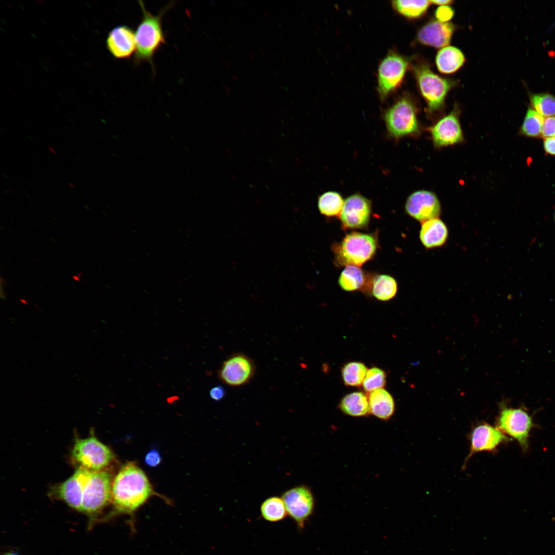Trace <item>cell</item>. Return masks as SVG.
Listing matches in <instances>:
<instances>
[{
    "label": "cell",
    "instance_id": "1",
    "mask_svg": "<svg viewBox=\"0 0 555 555\" xmlns=\"http://www.w3.org/2000/svg\"><path fill=\"white\" fill-rule=\"evenodd\" d=\"M153 494L144 472L131 462L123 465L113 479L111 502L116 513L132 515Z\"/></svg>",
    "mask_w": 555,
    "mask_h": 555
},
{
    "label": "cell",
    "instance_id": "2",
    "mask_svg": "<svg viewBox=\"0 0 555 555\" xmlns=\"http://www.w3.org/2000/svg\"><path fill=\"white\" fill-rule=\"evenodd\" d=\"M138 2L142 17L135 32L136 49L134 62L138 64L147 62L153 67L154 55L165 42L162 25V16L172 4L168 5L157 15H153L146 10L142 1Z\"/></svg>",
    "mask_w": 555,
    "mask_h": 555
},
{
    "label": "cell",
    "instance_id": "3",
    "mask_svg": "<svg viewBox=\"0 0 555 555\" xmlns=\"http://www.w3.org/2000/svg\"><path fill=\"white\" fill-rule=\"evenodd\" d=\"M377 234L359 232L347 234L332 247L334 263L338 267L354 265L360 267L375 256L378 248Z\"/></svg>",
    "mask_w": 555,
    "mask_h": 555
},
{
    "label": "cell",
    "instance_id": "4",
    "mask_svg": "<svg viewBox=\"0 0 555 555\" xmlns=\"http://www.w3.org/2000/svg\"><path fill=\"white\" fill-rule=\"evenodd\" d=\"M383 120L387 135L395 140L419 132L415 106L407 96L400 98L384 111Z\"/></svg>",
    "mask_w": 555,
    "mask_h": 555
},
{
    "label": "cell",
    "instance_id": "5",
    "mask_svg": "<svg viewBox=\"0 0 555 555\" xmlns=\"http://www.w3.org/2000/svg\"><path fill=\"white\" fill-rule=\"evenodd\" d=\"M113 477L106 470L90 471L83 494L81 512L97 514L112 502Z\"/></svg>",
    "mask_w": 555,
    "mask_h": 555
},
{
    "label": "cell",
    "instance_id": "6",
    "mask_svg": "<svg viewBox=\"0 0 555 555\" xmlns=\"http://www.w3.org/2000/svg\"><path fill=\"white\" fill-rule=\"evenodd\" d=\"M71 456L79 467L90 471L104 470L114 458L111 450L94 436L76 439Z\"/></svg>",
    "mask_w": 555,
    "mask_h": 555
},
{
    "label": "cell",
    "instance_id": "7",
    "mask_svg": "<svg viewBox=\"0 0 555 555\" xmlns=\"http://www.w3.org/2000/svg\"><path fill=\"white\" fill-rule=\"evenodd\" d=\"M413 69L429 110L433 112L439 109L442 106L451 88V82L435 74L424 64L415 65Z\"/></svg>",
    "mask_w": 555,
    "mask_h": 555
},
{
    "label": "cell",
    "instance_id": "8",
    "mask_svg": "<svg viewBox=\"0 0 555 555\" xmlns=\"http://www.w3.org/2000/svg\"><path fill=\"white\" fill-rule=\"evenodd\" d=\"M408 66L406 59L394 51H390L382 59L379 65L377 78L378 92L382 101L400 86Z\"/></svg>",
    "mask_w": 555,
    "mask_h": 555
},
{
    "label": "cell",
    "instance_id": "9",
    "mask_svg": "<svg viewBox=\"0 0 555 555\" xmlns=\"http://www.w3.org/2000/svg\"><path fill=\"white\" fill-rule=\"evenodd\" d=\"M533 427L531 416L523 408L502 406L497 418V428L505 435L516 440L524 450L528 447L529 434Z\"/></svg>",
    "mask_w": 555,
    "mask_h": 555
},
{
    "label": "cell",
    "instance_id": "10",
    "mask_svg": "<svg viewBox=\"0 0 555 555\" xmlns=\"http://www.w3.org/2000/svg\"><path fill=\"white\" fill-rule=\"evenodd\" d=\"M281 498L287 514L300 529H303L314 507V499L311 490L304 485L297 486L284 492Z\"/></svg>",
    "mask_w": 555,
    "mask_h": 555
},
{
    "label": "cell",
    "instance_id": "11",
    "mask_svg": "<svg viewBox=\"0 0 555 555\" xmlns=\"http://www.w3.org/2000/svg\"><path fill=\"white\" fill-rule=\"evenodd\" d=\"M372 211L371 201L360 193L348 196L344 200L339 218L344 229L366 228Z\"/></svg>",
    "mask_w": 555,
    "mask_h": 555
},
{
    "label": "cell",
    "instance_id": "12",
    "mask_svg": "<svg viewBox=\"0 0 555 555\" xmlns=\"http://www.w3.org/2000/svg\"><path fill=\"white\" fill-rule=\"evenodd\" d=\"M404 210L410 217L422 223L439 218L441 206L435 193L421 190L412 193L408 197Z\"/></svg>",
    "mask_w": 555,
    "mask_h": 555
},
{
    "label": "cell",
    "instance_id": "13",
    "mask_svg": "<svg viewBox=\"0 0 555 555\" xmlns=\"http://www.w3.org/2000/svg\"><path fill=\"white\" fill-rule=\"evenodd\" d=\"M254 372L255 366L251 359L243 354H237L224 362L218 376L224 383L237 386L248 382Z\"/></svg>",
    "mask_w": 555,
    "mask_h": 555
},
{
    "label": "cell",
    "instance_id": "14",
    "mask_svg": "<svg viewBox=\"0 0 555 555\" xmlns=\"http://www.w3.org/2000/svg\"><path fill=\"white\" fill-rule=\"evenodd\" d=\"M90 471L79 467L70 477L54 488L52 494L70 507L81 512L84 486Z\"/></svg>",
    "mask_w": 555,
    "mask_h": 555
},
{
    "label": "cell",
    "instance_id": "15",
    "mask_svg": "<svg viewBox=\"0 0 555 555\" xmlns=\"http://www.w3.org/2000/svg\"><path fill=\"white\" fill-rule=\"evenodd\" d=\"M433 142L437 147L453 145L463 140V134L457 114L452 112L430 128Z\"/></svg>",
    "mask_w": 555,
    "mask_h": 555
},
{
    "label": "cell",
    "instance_id": "16",
    "mask_svg": "<svg viewBox=\"0 0 555 555\" xmlns=\"http://www.w3.org/2000/svg\"><path fill=\"white\" fill-rule=\"evenodd\" d=\"M106 46L114 57L119 59L128 58L136 49L135 34L127 26H118L109 32Z\"/></svg>",
    "mask_w": 555,
    "mask_h": 555
},
{
    "label": "cell",
    "instance_id": "17",
    "mask_svg": "<svg viewBox=\"0 0 555 555\" xmlns=\"http://www.w3.org/2000/svg\"><path fill=\"white\" fill-rule=\"evenodd\" d=\"M507 439L508 438L498 428L488 423L480 424L472 432L470 450L468 458L477 452L493 451L499 444Z\"/></svg>",
    "mask_w": 555,
    "mask_h": 555
},
{
    "label": "cell",
    "instance_id": "18",
    "mask_svg": "<svg viewBox=\"0 0 555 555\" xmlns=\"http://www.w3.org/2000/svg\"><path fill=\"white\" fill-rule=\"evenodd\" d=\"M454 29V26L450 23L432 21L419 30L417 39L422 44L443 48L450 43Z\"/></svg>",
    "mask_w": 555,
    "mask_h": 555
},
{
    "label": "cell",
    "instance_id": "19",
    "mask_svg": "<svg viewBox=\"0 0 555 555\" xmlns=\"http://www.w3.org/2000/svg\"><path fill=\"white\" fill-rule=\"evenodd\" d=\"M448 236V227L439 218L421 223L419 237L425 248L432 249L443 246L447 242Z\"/></svg>",
    "mask_w": 555,
    "mask_h": 555
},
{
    "label": "cell",
    "instance_id": "20",
    "mask_svg": "<svg viewBox=\"0 0 555 555\" xmlns=\"http://www.w3.org/2000/svg\"><path fill=\"white\" fill-rule=\"evenodd\" d=\"M368 396L370 413L383 420H387L393 415L395 405L390 393L383 388L369 393Z\"/></svg>",
    "mask_w": 555,
    "mask_h": 555
},
{
    "label": "cell",
    "instance_id": "21",
    "mask_svg": "<svg viewBox=\"0 0 555 555\" xmlns=\"http://www.w3.org/2000/svg\"><path fill=\"white\" fill-rule=\"evenodd\" d=\"M372 278L370 280L360 267L348 265L342 271L338 282L342 289L351 292L364 289L366 286L368 289Z\"/></svg>",
    "mask_w": 555,
    "mask_h": 555
},
{
    "label": "cell",
    "instance_id": "22",
    "mask_svg": "<svg viewBox=\"0 0 555 555\" xmlns=\"http://www.w3.org/2000/svg\"><path fill=\"white\" fill-rule=\"evenodd\" d=\"M339 408L344 414L352 417H364L371 414L368 396L362 392H355L344 396L339 402Z\"/></svg>",
    "mask_w": 555,
    "mask_h": 555
},
{
    "label": "cell",
    "instance_id": "23",
    "mask_svg": "<svg viewBox=\"0 0 555 555\" xmlns=\"http://www.w3.org/2000/svg\"><path fill=\"white\" fill-rule=\"evenodd\" d=\"M465 58L462 52L453 46H446L441 49L436 57V64L439 71L443 73L455 72L464 64Z\"/></svg>",
    "mask_w": 555,
    "mask_h": 555
},
{
    "label": "cell",
    "instance_id": "24",
    "mask_svg": "<svg viewBox=\"0 0 555 555\" xmlns=\"http://www.w3.org/2000/svg\"><path fill=\"white\" fill-rule=\"evenodd\" d=\"M370 290L373 296L381 301H387L395 297L398 290L396 280L387 274H378L372 278Z\"/></svg>",
    "mask_w": 555,
    "mask_h": 555
},
{
    "label": "cell",
    "instance_id": "25",
    "mask_svg": "<svg viewBox=\"0 0 555 555\" xmlns=\"http://www.w3.org/2000/svg\"><path fill=\"white\" fill-rule=\"evenodd\" d=\"M344 200L341 194L335 191H328L322 194L318 199V208L322 215L326 217L340 215Z\"/></svg>",
    "mask_w": 555,
    "mask_h": 555
},
{
    "label": "cell",
    "instance_id": "26",
    "mask_svg": "<svg viewBox=\"0 0 555 555\" xmlns=\"http://www.w3.org/2000/svg\"><path fill=\"white\" fill-rule=\"evenodd\" d=\"M260 510L263 518L270 522L280 521L287 514L282 498L278 496L266 499L262 504Z\"/></svg>",
    "mask_w": 555,
    "mask_h": 555
},
{
    "label": "cell",
    "instance_id": "27",
    "mask_svg": "<svg viewBox=\"0 0 555 555\" xmlns=\"http://www.w3.org/2000/svg\"><path fill=\"white\" fill-rule=\"evenodd\" d=\"M367 371V368L362 362H348L341 369L342 380L346 386L359 387L362 385Z\"/></svg>",
    "mask_w": 555,
    "mask_h": 555
},
{
    "label": "cell",
    "instance_id": "28",
    "mask_svg": "<svg viewBox=\"0 0 555 555\" xmlns=\"http://www.w3.org/2000/svg\"><path fill=\"white\" fill-rule=\"evenodd\" d=\"M431 4L430 1H403L392 2L393 8L400 14L410 18L422 16Z\"/></svg>",
    "mask_w": 555,
    "mask_h": 555
},
{
    "label": "cell",
    "instance_id": "29",
    "mask_svg": "<svg viewBox=\"0 0 555 555\" xmlns=\"http://www.w3.org/2000/svg\"><path fill=\"white\" fill-rule=\"evenodd\" d=\"M544 119V117L531 107L528 108L520 127V134L532 138L541 137Z\"/></svg>",
    "mask_w": 555,
    "mask_h": 555
},
{
    "label": "cell",
    "instance_id": "30",
    "mask_svg": "<svg viewBox=\"0 0 555 555\" xmlns=\"http://www.w3.org/2000/svg\"><path fill=\"white\" fill-rule=\"evenodd\" d=\"M531 108L543 117L555 116V96L548 93H535L529 95Z\"/></svg>",
    "mask_w": 555,
    "mask_h": 555
},
{
    "label": "cell",
    "instance_id": "31",
    "mask_svg": "<svg viewBox=\"0 0 555 555\" xmlns=\"http://www.w3.org/2000/svg\"><path fill=\"white\" fill-rule=\"evenodd\" d=\"M386 382V373L381 368L373 367L368 369L362 386L366 392L383 388Z\"/></svg>",
    "mask_w": 555,
    "mask_h": 555
},
{
    "label": "cell",
    "instance_id": "32",
    "mask_svg": "<svg viewBox=\"0 0 555 555\" xmlns=\"http://www.w3.org/2000/svg\"><path fill=\"white\" fill-rule=\"evenodd\" d=\"M555 136V116L544 119L541 137L543 138Z\"/></svg>",
    "mask_w": 555,
    "mask_h": 555
},
{
    "label": "cell",
    "instance_id": "33",
    "mask_svg": "<svg viewBox=\"0 0 555 555\" xmlns=\"http://www.w3.org/2000/svg\"><path fill=\"white\" fill-rule=\"evenodd\" d=\"M453 9L446 5L439 7L435 11V16L438 21L446 23L450 20L454 15Z\"/></svg>",
    "mask_w": 555,
    "mask_h": 555
},
{
    "label": "cell",
    "instance_id": "34",
    "mask_svg": "<svg viewBox=\"0 0 555 555\" xmlns=\"http://www.w3.org/2000/svg\"><path fill=\"white\" fill-rule=\"evenodd\" d=\"M161 461L160 452L156 449H152L146 454L144 457L145 464L150 467H155L159 465Z\"/></svg>",
    "mask_w": 555,
    "mask_h": 555
},
{
    "label": "cell",
    "instance_id": "35",
    "mask_svg": "<svg viewBox=\"0 0 555 555\" xmlns=\"http://www.w3.org/2000/svg\"><path fill=\"white\" fill-rule=\"evenodd\" d=\"M225 395V389L221 385L215 386L212 387L210 391V397L215 401L221 400L224 398Z\"/></svg>",
    "mask_w": 555,
    "mask_h": 555
},
{
    "label": "cell",
    "instance_id": "36",
    "mask_svg": "<svg viewBox=\"0 0 555 555\" xmlns=\"http://www.w3.org/2000/svg\"><path fill=\"white\" fill-rule=\"evenodd\" d=\"M543 147L546 153L555 156V136L545 138Z\"/></svg>",
    "mask_w": 555,
    "mask_h": 555
},
{
    "label": "cell",
    "instance_id": "37",
    "mask_svg": "<svg viewBox=\"0 0 555 555\" xmlns=\"http://www.w3.org/2000/svg\"><path fill=\"white\" fill-rule=\"evenodd\" d=\"M431 3L433 4H436L441 6H446L451 4L453 1L451 0H436V1H430Z\"/></svg>",
    "mask_w": 555,
    "mask_h": 555
},
{
    "label": "cell",
    "instance_id": "38",
    "mask_svg": "<svg viewBox=\"0 0 555 555\" xmlns=\"http://www.w3.org/2000/svg\"><path fill=\"white\" fill-rule=\"evenodd\" d=\"M3 555H19L16 553L13 552H8L4 554Z\"/></svg>",
    "mask_w": 555,
    "mask_h": 555
},
{
    "label": "cell",
    "instance_id": "39",
    "mask_svg": "<svg viewBox=\"0 0 555 555\" xmlns=\"http://www.w3.org/2000/svg\"><path fill=\"white\" fill-rule=\"evenodd\" d=\"M49 150L50 151L52 152V153H53L54 154H56V153H55V151L54 150V149H52L51 147H49Z\"/></svg>",
    "mask_w": 555,
    "mask_h": 555
},
{
    "label": "cell",
    "instance_id": "40",
    "mask_svg": "<svg viewBox=\"0 0 555 555\" xmlns=\"http://www.w3.org/2000/svg\"></svg>",
    "mask_w": 555,
    "mask_h": 555
}]
</instances>
